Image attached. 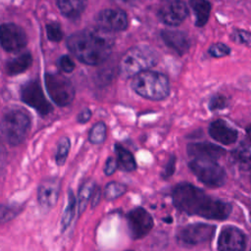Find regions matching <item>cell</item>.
Returning <instances> with one entry per match:
<instances>
[{
  "instance_id": "obj_1",
  "label": "cell",
  "mask_w": 251,
  "mask_h": 251,
  "mask_svg": "<svg viewBox=\"0 0 251 251\" xmlns=\"http://www.w3.org/2000/svg\"><path fill=\"white\" fill-rule=\"evenodd\" d=\"M174 205L180 211L210 220H225L231 213L229 203L207 195L191 183L181 182L175 186L172 193Z\"/></svg>"
},
{
  "instance_id": "obj_2",
  "label": "cell",
  "mask_w": 251,
  "mask_h": 251,
  "mask_svg": "<svg viewBox=\"0 0 251 251\" xmlns=\"http://www.w3.org/2000/svg\"><path fill=\"white\" fill-rule=\"evenodd\" d=\"M74 56L86 65H99L110 56L114 45L111 32L99 27L86 28L72 34L67 41Z\"/></svg>"
},
{
  "instance_id": "obj_3",
  "label": "cell",
  "mask_w": 251,
  "mask_h": 251,
  "mask_svg": "<svg viewBox=\"0 0 251 251\" xmlns=\"http://www.w3.org/2000/svg\"><path fill=\"white\" fill-rule=\"evenodd\" d=\"M157 52L147 45H137L129 48L121 58L119 73L122 77H134L136 75L148 71L158 63Z\"/></svg>"
},
{
  "instance_id": "obj_4",
  "label": "cell",
  "mask_w": 251,
  "mask_h": 251,
  "mask_svg": "<svg viewBox=\"0 0 251 251\" xmlns=\"http://www.w3.org/2000/svg\"><path fill=\"white\" fill-rule=\"evenodd\" d=\"M132 89L140 96L150 100H163L170 94L168 77L159 72L144 71L136 75L131 81Z\"/></svg>"
},
{
  "instance_id": "obj_5",
  "label": "cell",
  "mask_w": 251,
  "mask_h": 251,
  "mask_svg": "<svg viewBox=\"0 0 251 251\" xmlns=\"http://www.w3.org/2000/svg\"><path fill=\"white\" fill-rule=\"evenodd\" d=\"M29 126V117L21 109L8 111L0 121V131L6 141L13 146L19 145L25 140Z\"/></svg>"
},
{
  "instance_id": "obj_6",
  "label": "cell",
  "mask_w": 251,
  "mask_h": 251,
  "mask_svg": "<svg viewBox=\"0 0 251 251\" xmlns=\"http://www.w3.org/2000/svg\"><path fill=\"white\" fill-rule=\"evenodd\" d=\"M188 166L195 176L209 187H221L226 182V172L216 161L193 159Z\"/></svg>"
},
{
  "instance_id": "obj_7",
  "label": "cell",
  "mask_w": 251,
  "mask_h": 251,
  "mask_svg": "<svg viewBox=\"0 0 251 251\" xmlns=\"http://www.w3.org/2000/svg\"><path fill=\"white\" fill-rule=\"evenodd\" d=\"M45 83L51 99L58 106L69 105L75 97V88L66 76L56 74H46Z\"/></svg>"
},
{
  "instance_id": "obj_8",
  "label": "cell",
  "mask_w": 251,
  "mask_h": 251,
  "mask_svg": "<svg viewBox=\"0 0 251 251\" xmlns=\"http://www.w3.org/2000/svg\"><path fill=\"white\" fill-rule=\"evenodd\" d=\"M21 97L25 104L32 107L40 115H48L52 111V106L45 98V95L37 80H30L23 85Z\"/></svg>"
},
{
  "instance_id": "obj_9",
  "label": "cell",
  "mask_w": 251,
  "mask_h": 251,
  "mask_svg": "<svg viewBox=\"0 0 251 251\" xmlns=\"http://www.w3.org/2000/svg\"><path fill=\"white\" fill-rule=\"evenodd\" d=\"M187 16V6L181 0H164L158 10L159 20L169 26L179 25Z\"/></svg>"
},
{
  "instance_id": "obj_10",
  "label": "cell",
  "mask_w": 251,
  "mask_h": 251,
  "mask_svg": "<svg viewBox=\"0 0 251 251\" xmlns=\"http://www.w3.org/2000/svg\"><path fill=\"white\" fill-rule=\"evenodd\" d=\"M130 236L133 239L144 237L153 227L154 221L151 215L142 207L130 210L126 215Z\"/></svg>"
},
{
  "instance_id": "obj_11",
  "label": "cell",
  "mask_w": 251,
  "mask_h": 251,
  "mask_svg": "<svg viewBox=\"0 0 251 251\" xmlns=\"http://www.w3.org/2000/svg\"><path fill=\"white\" fill-rule=\"evenodd\" d=\"M216 231V226L213 225L197 223L188 225L183 227L177 234L179 242L186 245H196L212 239Z\"/></svg>"
},
{
  "instance_id": "obj_12",
  "label": "cell",
  "mask_w": 251,
  "mask_h": 251,
  "mask_svg": "<svg viewBox=\"0 0 251 251\" xmlns=\"http://www.w3.org/2000/svg\"><path fill=\"white\" fill-rule=\"evenodd\" d=\"M26 35L18 25L7 23L0 25V43L8 52H19L26 45Z\"/></svg>"
},
{
  "instance_id": "obj_13",
  "label": "cell",
  "mask_w": 251,
  "mask_h": 251,
  "mask_svg": "<svg viewBox=\"0 0 251 251\" xmlns=\"http://www.w3.org/2000/svg\"><path fill=\"white\" fill-rule=\"evenodd\" d=\"M246 236L236 226H225L218 238V251H245Z\"/></svg>"
},
{
  "instance_id": "obj_14",
  "label": "cell",
  "mask_w": 251,
  "mask_h": 251,
  "mask_svg": "<svg viewBox=\"0 0 251 251\" xmlns=\"http://www.w3.org/2000/svg\"><path fill=\"white\" fill-rule=\"evenodd\" d=\"M96 24L99 28L108 32L122 31L127 27L126 14L118 9H106L96 16Z\"/></svg>"
},
{
  "instance_id": "obj_15",
  "label": "cell",
  "mask_w": 251,
  "mask_h": 251,
  "mask_svg": "<svg viewBox=\"0 0 251 251\" xmlns=\"http://www.w3.org/2000/svg\"><path fill=\"white\" fill-rule=\"evenodd\" d=\"M60 188L61 181L55 177L46 178L40 182L37 189V201L42 209L49 210L56 205Z\"/></svg>"
},
{
  "instance_id": "obj_16",
  "label": "cell",
  "mask_w": 251,
  "mask_h": 251,
  "mask_svg": "<svg viewBox=\"0 0 251 251\" xmlns=\"http://www.w3.org/2000/svg\"><path fill=\"white\" fill-rule=\"evenodd\" d=\"M187 153L193 159L217 161L226 154V150L223 147L213 143L196 142L187 145Z\"/></svg>"
},
{
  "instance_id": "obj_17",
  "label": "cell",
  "mask_w": 251,
  "mask_h": 251,
  "mask_svg": "<svg viewBox=\"0 0 251 251\" xmlns=\"http://www.w3.org/2000/svg\"><path fill=\"white\" fill-rule=\"evenodd\" d=\"M161 38L165 44L178 55L186 53L190 47V40L187 34L176 29H163Z\"/></svg>"
},
{
  "instance_id": "obj_18",
  "label": "cell",
  "mask_w": 251,
  "mask_h": 251,
  "mask_svg": "<svg viewBox=\"0 0 251 251\" xmlns=\"http://www.w3.org/2000/svg\"><path fill=\"white\" fill-rule=\"evenodd\" d=\"M209 134L216 141L230 145L237 139V131L224 120H215L209 126Z\"/></svg>"
},
{
  "instance_id": "obj_19",
  "label": "cell",
  "mask_w": 251,
  "mask_h": 251,
  "mask_svg": "<svg viewBox=\"0 0 251 251\" xmlns=\"http://www.w3.org/2000/svg\"><path fill=\"white\" fill-rule=\"evenodd\" d=\"M61 13L69 19H77L85 9L86 0H57Z\"/></svg>"
},
{
  "instance_id": "obj_20",
  "label": "cell",
  "mask_w": 251,
  "mask_h": 251,
  "mask_svg": "<svg viewBox=\"0 0 251 251\" xmlns=\"http://www.w3.org/2000/svg\"><path fill=\"white\" fill-rule=\"evenodd\" d=\"M231 158L240 170L251 169V142H242L231 152Z\"/></svg>"
},
{
  "instance_id": "obj_21",
  "label": "cell",
  "mask_w": 251,
  "mask_h": 251,
  "mask_svg": "<svg viewBox=\"0 0 251 251\" xmlns=\"http://www.w3.org/2000/svg\"><path fill=\"white\" fill-rule=\"evenodd\" d=\"M189 5L195 15V25L204 26L210 17L211 4L207 0H189Z\"/></svg>"
},
{
  "instance_id": "obj_22",
  "label": "cell",
  "mask_w": 251,
  "mask_h": 251,
  "mask_svg": "<svg viewBox=\"0 0 251 251\" xmlns=\"http://www.w3.org/2000/svg\"><path fill=\"white\" fill-rule=\"evenodd\" d=\"M115 152L117 155L118 168L125 172H133L136 169V163L133 155L120 144L115 145Z\"/></svg>"
},
{
  "instance_id": "obj_23",
  "label": "cell",
  "mask_w": 251,
  "mask_h": 251,
  "mask_svg": "<svg viewBox=\"0 0 251 251\" xmlns=\"http://www.w3.org/2000/svg\"><path fill=\"white\" fill-rule=\"evenodd\" d=\"M32 58L29 53H23L10 60L6 65V71L10 75H19L28 69L31 65Z\"/></svg>"
},
{
  "instance_id": "obj_24",
  "label": "cell",
  "mask_w": 251,
  "mask_h": 251,
  "mask_svg": "<svg viewBox=\"0 0 251 251\" xmlns=\"http://www.w3.org/2000/svg\"><path fill=\"white\" fill-rule=\"evenodd\" d=\"M94 188H95V182L90 179L85 180L80 185V187L78 189V193H77V200H76L77 210H78L79 214H81L85 210V208L91 198Z\"/></svg>"
},
{
  "instance_id": "obj_25",
  "label": "cell",
  "mask_w": 251,
  "mask_h": 251,
  "mask_svg": "<svg viewBox=\"0 0 251 251\" xmlns=\"http://www.w3.org/2000/svg\"><path fill=\"white\" fill-rule=\"evenodd\" d=\"M75 206H76V199H75L73 191L70 190L69 195H68V203H67V206L64 210L62 221H61L62 231H65L69 227V226L71 225V223L74 219V216H75Z\"/></svg>"
},
{
  "instance_id": "obj_26",
  "label": "cell",
  "mask_w": 251,
  "mask_h": 251,
  "mask_svg": "<svg viewBox=\"0 0 251 251\" xmlns=\"http://www.w3.org/2000/svg\"><path fill=\"white\" fill-rule=\"evenodd\" d=\"M126 191V186L118 181H111L104 188V197L106 200H114L123 196Z\"/></svg>"
},
{
  "instance_id": "obj_27",
  "label": "cell",
  "mask_w": 251,
  "mask_h": 251,
  "mask_svg": "<svg viewBox=\"0 0 251 251\" xmlns=\"http://www.w3.org/2000/svg\"><path fill=\"white\" fill-rule=\"evenodd\" d=\"M23 207L15 204H0V224L7 223L16 218Z\"/></svg>"
},
{
  "instance_id": "obj_28",
  "label": "cell",
  "mask_w": 251,
  "mask_h": 251,
  "mask_svg": "<svg viewBox=\"0 0 251 251\" xmlns=\"http://www.w3.org/2000/svg\"><path fill=\"white\" fill-rule=\"evenodd\" d=\"M106 125L103 122L96 123L90 129L88 139L92 144H101L106 138Z\"/></svg>"
},
{
  "instance_id": "obj_29",
  "label": "cell",
  "mask_w": 251,
  "mask_h": 251,
  "mask_svg": "<svg viewBox=\"0 0 251 251\" xmlns=\"http://www.w3.org/2000/svg\"><path fill=\"white\" fill-rule=\"evenodd\" d=\"M70 147H71V143L68 137H64L60 140L57 147L56 156H55V160L58 166H63L65 164L70 151Z\"/></svg>"
},
{
  "instance_id": "obj_30",
  "label": "cell",
  "mask_w": 251,
  "mask_h": 251,
  "mask_svg": "<svg viewBox=\"0 0 251 251\" xmlns=\"http://www.w3.org/2000/svg\"><path fill=\"white\" fill-rule=\"evenodd\" d=\"M208 53L214 57V58H221L228 55L230 53V49L227 45L218 42V43H213L210 45L208 49Z\"/></svg>"
},
{
  "instance_id": "obj_31",
  "label": "cell",
  "mask_w": 251,
  "mask_h": 251,
  "mask_svg": "<svg viewBox=\"0 0 251 251\" xmlns=\"http://www.w3.org/2000/svg\"><path fill=\"white\" fill-rule=\"evenodd\" d=\"M230 38L236 44L251 45V33L243 29H234L230 34Z\"/></svg>"
},
{
  "instance_id": "obj_32",
  "label": "cell",
  "mask_w": 251,
  "mask_h": 251,
  "mask_svg": "<svg viewBox=\"0 0 251 251\" xmlns=\"http://www.w3.org/2000/svg\"><path fill=\"white\" fill-rule=\"evenodd\" d=\"M47 36L51 41H60L63 37V31L58 23H50L46 25Z\"/></svg>"
},
{
  "instance_id": "obj_33",
  "label": "cell",
  "mask_w": 251,
  "mask_h": 251,
  "mask_svg": "<svg viewBox=\"0 0 251 251\" xmlns=\"http://www.w3.org/2000/svg\"><path fill=\"white\" fill-rule=\"evenodd\" d=\"M227 105V99L223 95H215L209 102V108L212 111L224 109Z\"/></svg>"
},
{
  "instance_id": "obj_34",
  "label": "cell",
  "mask_w": 251,
  "mask_h": 251,
  "mask_svg": "<svg viewBox=\"0 0 251 251\" xmlns=\"http://www.w3.org/2000/svg\"><path fill=\"white\" fill-rule=\"evenodd\" d=\"M176 156L171 155V157L169 158L168 163L166 164V166H165V168H164V170L161 174V176L164 179H167V178L171 177L174 175V173L176 171Z\"/></svg>"
},
{
  "instance_id": "obj_35",
  "label": "cell",
  "mask_w": 251,
  "mask_h": 251,
  "mask_svg": "<svg viewBox=\"0 0 251 251\" xmlns=\"http://www.w3.org/2000/svg\"><path fill=\"white\" fill-rule=\"evenodd\" d=\"M59 64H60L61 69L65 73H71L75 69V63H74V61L68 55L62 56L60 58V60H59Z\"/></svg>"
},
{
  "instance_id": "obj_36",
  "label": "cell",
  "mask_w": 251,
  "mask_h": 251,
  "mask_svg": "<svg viewBox=\"0 0 251 251\" xmlns=\"http://www.w3.org/2000/svg\"><path fill=\"white\" fill-rule=\"evenodd\" d=\"M118 168V163L117 160L114 159L113 157H109L105 163L104 167V173L106 176H111L115 173V171Z\"/></svg>"
},
{
  "instance_id": "obj_37",
  "label": "cell",
  "mask_w": 251,
  "mask_h": 251,
  "mask_svg": "<svg viewBox=\"0 0 251 251\" xmlns=\"http://www.w3.org/2000/svg\"><path fill=\"white\" fill-rule=\"evenodd\" d=\"M100 198H101V190H100L99 187L95 186V188H94V190H93V192H92L91 198H90L92 208H94V207L99 203Z\"/></svg>"
},
{
  "instance_id": "obj_38",
  "label": "cell",
  "mask_w": 251,
  "mask_h": 251,
  "mask_svg": "<svg viewBox=\"0 0 251 251\" xmlns=\"http://www.w3.org/2000/svg\"><path fill=\"white\" fill-rule=\"evenodd\" d=\"M90 118H91V111H90L89 109L85 108V109H83V110L78 114V116H77V121H78V123L83 124V123H86Z\"/></svg>"
},
{
  "instance_id": "obj_39",
  "label": "cell",
  "mask_w": 251,
  "mask_h": 251,
  "mask_svg": "<svg viewBox=\"0 0 251 251\" xmlns=\"http://www.w3.org/2000/svg\"><path fill=\"white\" fill-rule=\"evenodd\" d=\"M5 156H6V151H5V147L0 139V165L4 162L5 160Z\"/></svg>"
},
{
  "instance_id": "obj_40",
  "label": "cell",
  "mask_w": 251,
  "mask_h": 251,
  "mask_svg": "<svg viewBox=\"0 0 251 251\" xmlns=\"http://www.w3.org/2000/svg\"><path fill=\"white\" fill-rule=\"evenodd\" d=\"M246 133H247V136H248V139L249 141L251 142V124L248 126V127L246 128Z\"/></svg>"
},
{
  "instance_id": "obj_41",
  "label": "cell",
  "mask_w": 251,
  "mask_h": 251,
  "mask_svg": "<svg viewBox=\"0 0 251 251\" xmlns=\"http://www.w3.org/2000/svg\"><path fill=\"white\" fill-rule=\"evenodd\" d=\"M119 2H122V3H129L131 0H117Z\"/></svg>"
},
{
  "instance_id": "obj_42",
  "label": "cell",
  "mask_w": 251,
  "mask_h": 251,
  "mask_svg": "<svg viewBox=\"0 0 251 251\" xmlns=\"http://www.w3.org/2000/svg\"><path fill=\"white\" fill-rule=\"evenodd\" d=\"M250 219H251V211H250Z\"/></svg>"
},
{
  "instance_id": "obj_43",
  "label": "cell",
  "mask_w": 251,
  "mask_h": 251,
  "mask_svg": "<svg viewBox=\"0 0 251 251\" xmlns=\"http://www.w3.org/2000/svg\"><path fill=\"white\" fill-rule=\"evenodd\" d=\"M128 251H132V250H128Z\"/></svg>"
}]
</instances>
